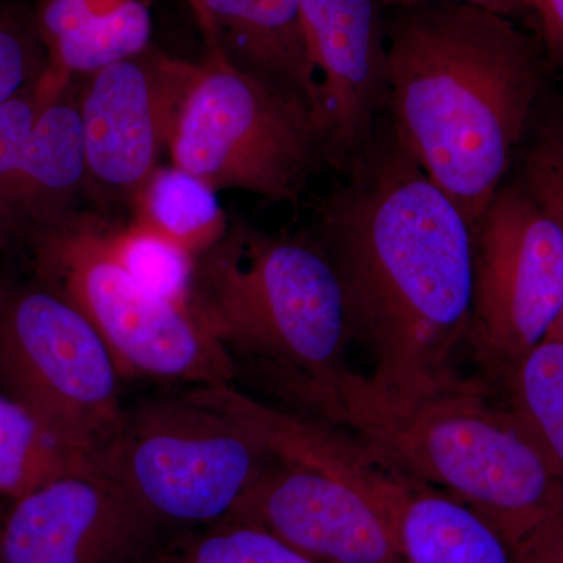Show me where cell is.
<instances>
[{
	"instance_id": "1",
	"label": "cell",
	"mask_w": 563,
	"mask_h": 563,
	"mask_svg": "<svg viewBox=\"0 0 563 563\" xmlns=\"http://www.w3.org/2000/svg\"><path fill=\"white\" fill-rule=\"evenodd\" d=\"M312 236L373 377L407 388L462 377L455 357L468 346L473 229L390 128L322 199Z\"/></svg>"
},
{
	"instance_id": "2",
	"label": "cell",
	"mask_w": 563,
	"mask_h": 563,
	"mask_svg": "<svg viewBox=\"0 0 563 563\" xmlns=\"http://www.w3.org/2000/svg\"><path fill=\"white\" fill-rule=\"evenodd\" d=\"M385 10L393 135L473 229L531 120L539 51L515 21L479 7Z\"/></svg>"
},
{
	"instance_id": "3",
	"label": "cell",
	"mask_w": 563,
	"mask_h": 563,
	"mask_svg": "<svg viewBox=\"0 0 563 563\" xmlns=\"http://www.w3.org/2000/svg\"><path fill=\"white\" fill-rule=\"evenodd\" d=\"M483 380L407 388L342 369L273 387L296 412L350 433L395 468L468 503L514 544L558 503L548 468Z\"/></svg>"
},
{
	"instance_id": "4",
	"label": "cell",
	"mask_w": 563,
	"mask_h": 563,
	"mask_svg": "<svg viewBox=\"0 0 563 563\" xmlns=\"http://www.w3.org/2000/svg\"><path fill=\"white\" fill-rule=\"evenodd\" d=\"M188 307L233 361L254 363L269 387L347 366L342 288L312 235L229 222L196 255Z\"/></svg>"
},
{
	"instance_id": "5",
	"label": "cell",
	"mask_w": 563,
	"mask_h": 563,
	"mask_svg": "<svg viewBox=\"0 0 563 563\" xmlns=\"http://www.w3.org/2000/svg\"><path fill=\"white\" fill-rule=\"evenodd\" d=\"M168 152L173 165L214 191H246L273 203L298 202L328 165L313 111L221 51L188 66Z\"/></svg>"
},
{
	"instance_id": "6",
	"label": "cell",
	"mask_w": 563,
	"mask_h": 563,
	"mask_svg": "<svg viewBox=\"0 0 563 563\" xmlns=\"http://www.w3.org/2000/svg\"><path fill=\"white\" fill-rule=\"evenodd\" d=\"M35 236L47 287L95 325L121 377L192 388L236 379L239 365L190 307L147 290L121 265L101 222L66 214Z\"/></svg>"
},
{
	"instance_id": "7",
	"label": "cell",
	"mask_w": 563,
	"mask_h": 563,
	"mask_svg": "<svg viewBox=\"0 0 563 563\" xmlns=\"http://www.w3.org/2000/svg\"><path fill=\"white\" fill-rule=\"evenodd\" d=\"M272 461L242 422L190 393L128 410L98 472L165 526L225 520Z\"/></svg>"
},
{
	"instance_id": "8",
	"label": "cell",
	"mask_w": 563,
	"mask_h": 563,
	"mask_svg": "<svg viewBox=\"0 0 563 563\" xmlns=\"http://www.w3.org/2000/svg\"><path fill=\"white\" fill-rule=\"evenodd\" d=\"M0 374L52 439L98 472L125 415L120 369L88 318L54 288L0 302Z\"/></svg>"
},
{
	"instance_id": "9",
	"label": "cell",
	"mask_w": 563,
	"mask_h": 563,
	"mask_svg": "<svg viewBox=\"0 0 563 563\" xmlns=\"http://www.w3.org/2000/svg\"><path fill=\"white\" fill-rule=\"evenodd\" d=\"M563 309V231L520 179L473 228L468 347L493 377L553 331Z\"/></svg>"
},
{
	"instance_id": "10",
	"label": "cell",
	"mask_w": 563,
	"mask_h": 563,
	"mask_svg": "<svg viewBox=\"0 0 563 563\" xmlns=\"http://www.w3.org/2000/svg\"><path fill=\"white\" fill-rule=\"evenodd\" d=\"M162 529L102 473H73L16 499L2 563H154Z\"/></svg>"
},
{
	"instance_id": "11",
	"label": "cell",
	"mask_w": 563,
	"mask_h": 563,
	"mask_svg": "<svg viewBox=\"0 0 563 563\" xmlns=\"http://www.w3.org/2000/svg\"><path fill=\"white\" fill-rule=\"evenodd\" d=\"M301 10L325 162L343 176L372 150L387 111L385 7L380 0H301Z\"/></svg>"
},
{
	"instance_id": "12",
	"label": "cell",
	"mask_w": 563,
	"mask_h": 563,
	"mask_svg": "<svg viewBox=\"0 0 563 563\" xmlns=\"http://www.w3.org/2000/svg\"><path fill=\"white\" fill-rule=\"evenodd\" d=\"M190 62L147 49L92 74L79 102L88 177L135 192L168 151Z\"/></svg>"
},
{
	"instance_id": "13",
	"label": "cell",
	"mask_w": 563,
	"mask_h": 563,
	"mask_svg": "<svg viewBox=\"0 0 563 563\" xmlns=\"http://www.w3.org/2000/svg\"><path fill=\"white\" fill-rule=\"evenodd\" d=\"M225 520L266 529L318 563H401L384 514L362 492L273 455Z\"/></svg>"
},
{
	"instance_id": "14",
	"label": "cell",
	"mask_w": 563,
	"mask_h": 563,
	"mask_svg": "<svg viewBox=\"0 0 563 563\" xmlns=\"http://www.w3.org/2000/svg\"><path fill=\"white\" fill-rule=\"evenodd\" d=\"M206 14L207 51L306 103L320 107L301 0H199ZM318 124V122H317Z\"/></svg>"
},
{
	"instance_id": "15",
	"label": "cell",
	"mask_w": 563,
	"mask_h": 563,
	"mask_svg": "<svg viewBox=\"0 0 563 563\" xmlns=\"http://www.w3.org/2000/svg\"><path fill=\"white\" fill-rule=\"evenodd\" d=\"M401 563H515L501 529L457 496L409 479L387 515Z\"/></svg>"
},
{
	"instance_id": "16",
	"label": "cell",
	"mask_w": 563,
	"mask_h": 563,
	"mask_svg": "<svg viewBox=\"0 0 563 563\" xmlns=\"http://www.w3.org/2000/svg\"><path fill=\"white\" fill-rule=\"evenodd\" d=\"M79 103H47L22 151L0 232L44 225L66 217L65 206L87 179Z\"/></svg>"
},
{
	"instance_id": "17",
	"label": "cell",
	"mask_w": 563,
	"mask_h": 563,
	"mask_svg": "<svg viewBox=\"0 0 563 563\" xmlns=\"http://www.w3.org/2000/svg\"><path fill=\"white\" fill-rule=\"evenodd\" d=\"M501 380L506 404L548 468L563 481V342L548 336L507 366Z\"/></svg>"
},
{
	"instance_id": "18",
	"label": "cell",
	"mask_w": 563,
	"mask_h": 563,
	"mask_svg": "<svg viewBox=\"0 0 563 563\" xmlns=\"http://www.w3.org/2000/svg\"><path fill=\"white\" fill-rule=\"evenodd\" d=\"M136 220L169 242L202 254L228 231L218 191L176 165L158 166L135 192Z\"/></svg>"
},
{
	"instance_id": "19",
	"label": "cell",
	"mask_w": 563,
	"mask_h": 563,
	"mask_svg": "<svg viewBox=\"0 0 563 563\" xmlns=\"http://www.w3.org/2000/svg\"><path fill=\"white\" fill-rule=\"evenodd\" d=\"M81 472L96 470L55 442L21 404L0 396V495L16 501Z\"/></svg>"
},
{
	"instance_id": "20",
	"label": "cell",
	"mask_w": 563,
	"mask_h": 563,
	"mask_svg": "<svg viewBox=\"0 0 563 563\" xmlns=\"http://www.w3.org/2000/svg\"><path fill=\"white\" fill-rule=\"evenodd\" d=\"M154 563H318L258 526L222 520L172 544Z\"/></svg>"
},
{
	"instance_id": "21",
	"label": "cell",
	"mask_w": 563,
	"mask_h": 563,
	"mask_svg": "<svg viewBox=\"0 0 563 563\" xmlns=\"http://www.w3.org/2000/svg\"><path fill=\"white\" fill-rule=\"evenodd\" d=\"M111 251L147 290L188 307L195 255L139 222L124 231H109Z\"/></svg>"
},
{
	"instance_id": "22",
	"label": "cell",
	"mask_w": 563,
	"mask_h": 563,
	"mask_svg": "<svg viewBox=\"0 0 563 563\" xmlns=\"http://www.w3.org/2000/svg\"><path fill=\"white\" fill-rule=\"evenodd\" d=\"M132 2L135 0H43L36 31L47 49L57 41L110 24Z\"/></svg>"
},
{
	"instance_id": "23",
	"label": "cell",
	"mask_w": 563,
	"mask_h": 563,
	"mask_svg": "<svg viewBox=\"0 0 563 563\" xmlns=\"http://www.w3.org/2000/svg\"><path fill=\"white\" fill-rule=\"evenodd\" d=\"M33 84L0 106V222L20 166L22 151L41 111L46 107L36 98Z\"/></svg>"
},
{
	"instance_id": "24",
	"label": "cell",
	"mask_w": 563,
	"mask_h": 563,
	"mask_svg": "<svg viewBox=\"0 0 563 563\" xmlns=\"http://www.w3.org/2000/svg\"><path fill=\"white\" fill-rule=\"evenodd\" d=\"M44 66L27 29L0 13V106L31 87Z\"/></svg>"
},
{
	"instance_id": "25",
	"label": "cell",
	"mask_w": 563,
	"mask_h": 563,
	"mask_svg": "<svg viewBox=\"0 0 563 563\" xmlns=\"http://www.w3.org/2000/svg\"><path fill=\"white\" fill-rule=\"evenodd\" d=\"M515 563H563V493L532 528L514 542Z\"/></svg>"
},
{
	"instance_id": "26",
	"label": "cell",
	"mask_w": 563,
	"mask_h": 563,
	"mask_svg": "<svg viewBox=\"0 0 563 563\" xmlns=\"http://www.w3.org/2000/svg\"><path fill=\"white\" fill-rule=\"evenodd\" d=\"M385 9L393 7L422 5V3H465V5L479 7V9L501 14L509 20L531 18L539 22L536 0H380Z\"/></svg>"
},
{
	"instance_id": "27",
	"label": "cell",
	"mask_w": 563,
	"mask_h": 563,
	"mask_svg": "<svg viewBox=\"0 0 563 563\" xmlns=\"http://www.w3.org/2000/svg\"><path fill=\"white\" fill-rule=\"evenodd\" d=\"M539 25L553 46L563 52V0H536Z\"/></svg>"
},
{
	"instance_id": "28",
	"label": "cell",
	"mask_w": 563,
	"mask_h": 563,
	"mask_svg": "<svg viewBox=\"0 0 563 563\" xmlns=\"http://www.w3.org/2000/svg\"><path fill=\"white\" fill-rule=\"evenodd\" d=\"M188 5L195 14L196 21H198L199 29H201L202 35L206 36L207 33V20L206 14H203V10L201 7V2L199 0H187Z\"/></svg>"
},
{
	"instance_id": "29",
	"label": "cell",
	"mask_w": 563,
	"mask_h": 563,
	"mask_svg": "<svg viewBox=\"0 0 563 563\" xmlns=\"http://www.w3.org/2000/svg\"><path fill=\"white\" fill-rule=\"evenodd\" d=\"M0 563H2V526H0Z\"/></svg>"
}]
</instances>
